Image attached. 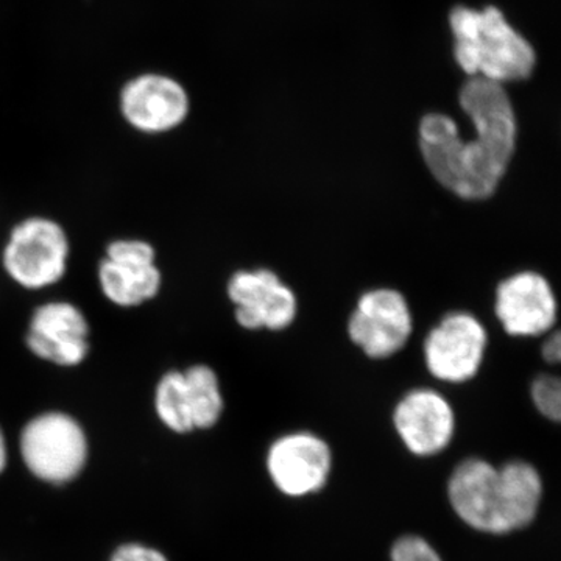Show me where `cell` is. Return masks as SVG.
<instances>
[{
    "instance_id": "cell-7",
    "label": "cell",
    "mask_w": 561,
    "mask_h": 561,
    "mask_svg": "<svg viewBox=\"0 0 561 561\" xmlns=\"http://www.w3.org/2000/svg\"><path fill=\"white\" fill-rule=\"evenodd\" d=\"M489 334L472 313L453 312L427 334L424 362L435 379L448 383L471 381L485 359Z\"/></svg>"
},
{
    "instance_id": "cell-9",
    "label": "cell",
    "mask_w": 561,
    "mask_h": 561,
    "mask_svg": "<svg viewBox=\"0 0 561 561\" xmlns=\"http://www.w3.org/2000/svg\"><path fill=\"white\" fill-rule=\"evenodd\" d=\"M227 290L236 320L245 330L284 331L297 319V295L268 268L236 272Z\"/></svg>"
},
{
    "instance_id": "cell-2",
    "label": "cell",
    "mask_w": 561,
    "mask_h": 561,
    "mask_svg": "<svg viewBox=\"0 0 561 561\" xmlns=\"http://www.w3.org/2000/svg\"><path fill=\"white\" fill-rule=\"evenodd\" d=\"M448 494L461 522L483 534L505 535L534 522L542 490L537 472L523 461L496 468L470 459L454 470Z\"/></svg>"
},
{
    "instance_id": "cell-10",
    "label": "cell",
    "mask_w": 561,
    "mask_h": 561,
    "mask_svg": "<svg viewBox=\"0 0 561 561\" xmlns=\"http://www.w3.org/2000/svg\"><path fill=\"white\" fill-rule=\"evenodd\" d=\"M99 280L103 295L119 308L153 300L162 280L153 247L138 239L111 242L99 265Z\"/></svg>"
},
{
    "instance_id": "cell-21",
    "label": "cell",
    "mask_w": 561,
    "mask_h": 561,
    "mask_svg": "<svg viewBox=\"0 0 561 561\" xmlns=\"http://www.w3.org/2000/svg\"><path fill=\"white\" fill-rule=\"evenodd\" d=\"M7 465V445L5 438H3L2 431H0V472L5 470Z\"/></svg>"
},
{
    "instance_id": "cell-11",
    "label": "cell",
    "mask_w": 561,
    "mask_h": 561,
    "mask_svg": "<svg viewBox=\"0 0 561 561\" xmlns=\"http://www.w3.org/2000/svg\"><path fill=\"white\" fill-rule=\"evenodd\" d=\"M494 312L512 337H538L552 332L559 306L545 276L519 272L497 286Z\"/></svg>"
},
{
    "instance_id": "cell-6",
    "label": "cell",
    "mask_w": 561,
    "mask_h": 561,
    "mask_svg": "<svg viewBox=\"0 0 561 561\" xmlns=\"http://www.w3.org/2000/svg\"><path fill=\"white\" fill-rule=\"evenodd\" d=\"M413 331L411 306L400 290L365 291L351 313V342L370 359H389L404 348Z\"/></svg>"
},
{
    "instance_id": "cell-13",
    "label": "cell",
    "mask_w": 561,
    "mask_h": 561,
    "mask_svg": "<svg viewBox=\"0 0 561 561\" xmlns=\"http://www.w3.org/2000/svg\"><path fill=\"white\" fill-rule=\"evenodd\" d=\"M25 343L39 359L76 367L90 353V324L72 302H46L33 312Z\"/></svg>"
},
{
    "instance_id": "cell-4",
    "label": "cell",
    "mask_w": 561,
    "mask_h": 561,
    "mask_svg": "<svg viewBox=\"0 0 561 561\" xmlns=\"http://www.w3.org/2000/svg\"><path fill=\"white\" fill-rule=\"evenodd\" d=\"M68 257V236L60 225L46 217H31L11 231L2 262L14 283L39 290L65 276Z\"/></svg>"
},
{
    "instance_id": "cell-8",
    "label": "cell",
    "mask_w": 561,
    "mask_h": 561,
    "mask_svg": "<svg viewBox=\"0 0 561 561\" xmlns=\"http://www.w3.org/2000/svg\"><path fill=\"white\" fill-rule=\"evenodd\" d=\"M122 116L130 127L146 135H162L179 128L190 116L186 88L171 76L140 73L121 91Z\"/></svg>"
},
{
    "instance_id": "cell-1",
    "label": "cell",
    "mask_w": 561,
    "mask_h": 561,
    "mask_svg": "<svg viewBox=\"0 0 561 561\" xmlns=\"http://www.w3.org/2000/svg\"><path fill=\"white\" fill-rule=\"evenodd\" d=\"M461 111L474 133L465 139L445 113H427L419 125V147L427 171L463 201H486L500 187L515 154L518 121L504 84L468 77L459 92Z\"/></svg>"
},
{
    "instance_id": "cell-12",
    "label": "cell",
    "mask_w": 561,
    "mask_h": 561,
    "mask_svg": "<svg viewBox=\"0 0 561 561\" xmlns=\"http://www.w3.org/2000/svg\"><path fill=\"white\" fill-rule=\"evenodd\" d=\"M330 446L309 432L278 438L267 454V470L280 493L302 497L327 485L331 474Z\"/></svg>"
},
{
    "instance_id": "cell-17",
    "label": "cell",
    "mask_w": 561,
    "mask_h": 561,
    "mask_svg": "<svg viewBox=\"0 0 561 561\" xmlns=\"http://www.w3.org/2000/svg\"><path fill=\"white\" fill-rule=\"evenodd\" d=\"M530 397L535 408L542 416L552 421H560L561 383L559 378L542 375L535 379L530 387Z\"/></svg>"
},
{
    "instance_id": "cell-15",
    "label": "cell",
    "mask_w": 561,
    "mask_h": 561,
    "mask_svg": "<svg viewBox=\"0 0 561 561\" xmlns=\"http://www.w3.org/2000/svg\"><path fill=\"white\" fill-rule=\"evenodd\" d=\"M183 376L194 430H209L224 412L219 378L208 365H194Z\"/></svg>"
},
{
    "instance_id": "cell-18",
    "label": "cell",
    "mask_w": 561,
    "mask_h": 561,
    "mask_svg": "<svg viewBox=\"0 0 561 561\" xmlns=\"http://www.w3.org/2000/svg\"><path fill=\"white\" fill-rule=\"evenodd\" d=\"M391 561H443L438 552L423 538L408 535L394 542Z\"/></svg>"
},
{
    "instance_id": "cell-3",
    "label": "cell",
    "mask_w": 561,
    "mask_h": 561,
    "mask_svg": "<svg viewBox=\"0 0 561 561\" xmlns=\"http://www.w3.org/2000/svg\"><path fill=\"white\" fill-rule=\"evenodd\" d=\"M448 21L454 61L467 79L481 77L505 87L534 76L538 61L534 44L497 7L456 5Z\"/></svg>"
},
{
    "instance_id": "cell-16",
    "label": "cell",
    "mask_w": 561,
    "mask_h": 561,
    "mask_svg": "<svg viewBox=\"0 0 561 561\" xmlns=\"http://www.w3.org/2000/svg\"><path fill=\"white\" fill-rule=\"evenodd\" d=\"M154 409L169 430L179 434L194 431L183 371H169L162 376L154 391Z\"/></svg>"
},
{
    "instance_id": "cell-14",
    "label": "cell",
    "mask_w": 561,
    "mask_h": 561,
    "mask_svg": "<svg viewBox=\"0 0 561 561\" xmlns=\"http://www.w3.org/2000/svg\"><path fill=\"white\" fill-rule=\"evenodd\" d=\"M393 424L409 451L431 457L451 443L456 416L451 404L438 391L416 389L398 402Z\"/></svg>"
},
{
    "instance_id": "cell-5",
    "label": "cell",
    "mask_w": 561,
    "mask_h": 561,
    "mask_svg": "<svg viewBox=\"0 0 561 561\" xmlns=\"http://www.w3.org/2000/svg\"><path fill=\"white\" fill-rule=\"evenodd\" d=\"M21 454L36 478L51 483L69 482L87 465V435L72 416L43 413L28 421L22 431Z\"/></svg>"
},
{
    "instance_id": "cell-19",
    "label": "cell",
    "mask_w": 561,
    "mask_h": 561,
    "mask_svg": "<svg viewBox=\"0 0 561 561\" xmlns=\"http://www.w3.org/2000/svg\"><path fill=\"white\" fill-rule=\"evenodd\" d=\"M111 561H168L157 549L140 545H125L114 552Z\"/></svg>"
},
{
    "instance_id": "cell-20",
    "label": "cell",
    "mask_w": 561,
    "mask_h": 561,
    "mask_svg": "<svg viewBox=\"0 0 561 561\" xmlns=\"http://www.w3.org/2000/svg\"><path fill=\"white\" fill-rule=\"evenodd\" d=\"M541 354L548 364H559L561 357V339L559 332H549L548 339L542 343Z\"/></svg>"
}]
</instances>
